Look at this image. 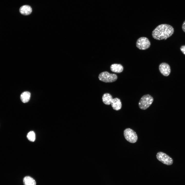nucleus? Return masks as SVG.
<instances>
[{"label": "nucleus", "mask_w": 185, "mask_h": 185, "mask_svg": "<svg viewBox=\"0 0 185 185\" xmlns=\"http://www.w3.org/2000/svg\"><path fill=\"white\" fill-rule=\"evenodd\" d=\"M174 32V28L171 25L163 24L159 25L154 29L152 35L154 39L157 40H165L171 36Z\"/></svg>", "instance_id": "f257e3e1"}, {"label": "nucleus", "mask_w": 185, "mask_h": 185, "mask_svg": "<svg viewBox=\"0 0 185 185\" xmlns=\"http://www.w3.org/2000/svg\"><path fill=\"white\" fill-rule=\"evenodd\" d=\"M153 97L149 94L143 96L140 99L138 103L139 107L142 110H145L149 108L153 102Z\"/></svg>", "instance_id": "f03ea898"}, {"label": "nucleus", "mask_w": 185, "mask_h": 185, "mask_svg": "<svg viewBox=\"0 0 185 185\" xmlns=\"http://www.w3.org/2000/svg\"><path fill=\"white\" fill-rule=\"evenodd\" d=\"M98 78L100 81L105 82H112L117 80V76L115 74L110 73L107 71H104L99 74Z\"/></svg>", "instance_id": "7ed1b4c3"}, {"label": "nucleus", "mask_w": 185, "mask_h": 185, "mask_svg": "<svg viewBox=\"0 0 185 185\" xmlns=\"http://www.w3.org/2000/svg\"><path fill=\"white\" fill-rule=\"evenodd\" d=\"M124 135L125 139L132 143H135L137 141L138 137L136 133L130 128H127L124 131Z\"/></svg>", "instance_id": "20e7f679"}, {"label": "nucleus", "mask_w": 185, "mask_h": 185, "mask_svg": "<svg viewBox=\"0 0 185 185\" xmlns=\"http://www.w3.org/2000/svg\"><path fill=\"white\" fill-rule=\"evenodd\" d=\"M136 45L137 47L141 50H145L149 48L151 45L149 39L146 37H142L137 40Z\"/></svg>", "instance_id": "39448f33"}, {"label": "nucleus", "mask_w": 185, "mask_h": 185, "mask_svg": "<svg viewBox=\"0 0 185 185\" xmlns=\"http://www.w3.org/2000/svg\"><path fill=\"white\" fill-rule=\"evenodd\" d=\"M156 157L158 160L165 164L171 165L173 163L172 159L163 152H158L156 155Z\"/></svg>", "instance_id": "423d86ee"}, {"label": "nucleus", "mask_w": 185, "mask_h": 185, "mask_svg": "<svg viewBox=\"0 0 185 185\" xmlns=\"http://www.w3.org/2000/svg\"><path fill=\"white\" fill-rule=\"evenodd\" d=\"M159 69L160 73L165 76H169L171 73L170 66L168 64L166 63H161L159 66Z\"/></svg>", "instance_id": "0eeeda50"}, {"label": "nucleus", "mask_w": 185, "mask_h": 185, "mask_svg": "<svg viewBox=\"0 0 185 185\" xmlns=\"http://www.w3.org/2000/svg\"><path fill=\"white\" fill-rule=\"evenodd\" d=\"M111 105L113 109L116 110H118L122 108V104L121 100L117 98L113 99Z\"/></svg>", "instance_id": "6e6552de"}, {"label": "nucleus", "mask_w": 185, "mask_h": 185, "mask_svg": "<svg viewBox=\"0 0 185 185\" xmlns=\"http://www.w3.org/2000/svg\"><path fill=\"white\" fill-rule=\"evenodd\" d=\"M19 11L20 13L22 14L26 15H29L31 13L32 9L30 6L25 5L21 7Z\"/></svg>", "instance_id": "1a4fd4ad"}, {"label": "nucleus", "mask_w": 185, "mask_h": 185, "mask_svg": "<svg viewBox=\"0 0 185 185\" xmlns=\"http://www.w3.org/2000/svg\"><path fill=\"white\" fill-rule=\"evenodd\" d=\"M110 69L111 71L113 72L119 73L123 71L124 68L121 64L114 63L111 65Z\"/></svg>", "instance_id": "9d476101"}, {"label": "nucleus", "mask_w": 185, "mask_h": 185, "mask_svg": "<svg viewBox=\"0 0 185 185\" xmlns=\"http://www.w3.org/2000/svg\"><path fill=\"white\" fill-rule=\"evenodd\" d=\"M112 95L109 93L104 94L102 97V101L103 103L106 105H110L111 104L113 99Z\"/></svg>", "instance_id": "9b49d317"}, {"label": "nucleus", "mask_w": 185, "mask_h": 185, "mask_svg": "<svg viewBox=\"0 0 185 185\" xmlns=\"http://www.w3.org/2000/svg\"><path fill=\"white\" fill-rule=\"evenodd\" d=\"M23 182L24 185H36L35 180L29 176L25 177L23 179Z\"/></svg>", "instance_id": "f8f14e48"}, {"label": "nucleus", "mask_w": 185, "mask_h": 185, "mask_svg": "<svg viewBox=\"0 0 185 185\" xmlns=\"http://www.w3.org/2000/svg\"><path fill=\"white\" fill-rule=\"evenodd\" d=\"M31 96L30 93L27 91L22 93L20 96L21 99L23 103L27 102L29 100Z\"/></svg>", "instance_id": "ddd939ff"}, {"label": "nucleus", "mask_w": 185, "mask_h": 185, "mask_svg": "<svg viewBox=\"0 0 185 185\" xmlns=\"http://www.w3.org/2000/svg\"><path fill=\"white\" fill-rule=\"evenodd\" d=\"M27 137L30 141L34 142L35 139V135L34 132L33 131L29 132L27 135Z\"/></svg>", "instance_id": "4468645a"}, {"label": "nucleus", "mask_w": 185, "mask_h": 185, "mask_svg": "<svg viewBox=\"0 0 185 185\" xmlns=\"http://www.w3.org/2000/svg\"><path fill=\"white\" fill-rule=\"evenodd\" d=\"M180 50L181 52L185 55V45H182L180 48Z\"/></svg>", "instance_id": "2eb2a0df"}, {"label": "nucleus", "mask_w": 185, "mask_h": 185, "mask_svg": "<svg viewBox=\"0 0 185 185\" xmlns=\"http://www.w3.org/2000/svg\"><path fill=\"white\" fill-rule=\"evenodd\" d=\"M182 27L183 31L185 32V20L182 24Z\"/></svg>", "instance_id": "dca6fc26"}]
</instances>
